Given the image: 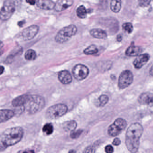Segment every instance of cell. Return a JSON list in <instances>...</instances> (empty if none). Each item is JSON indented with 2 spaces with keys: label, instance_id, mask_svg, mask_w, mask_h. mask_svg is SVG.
<instances>
[{
  "label": "cell",
  "instance_id": "6da1fadb",
  "mask_svg": "<svg viewBox=\"0 0 153 153\" xmlns=\"http://www.w3.org/2000/svg\"><path fill=\"white\" fill-rule=\"evenodd\" d=\"M143 132L142 126L138 123H133L128 128L126 133L125 144L131 153H136L138 151Z\"/></svg>",
  "mask_w": 153,
  "mask_h": 153
},
{
  "label": "cell",
  "instance_id": "7a4b0ae2",
  "mask_svg": "<svg viewBox=\"0 0 153 153\" xmlns=\"http://www.w3.org/2000/svg\"><path fill=\"white\" fill-rule=\"evenodd\" d=\"M24 134L23 128L21 127L9 128L3 132L1 135V148L5 149L13 146L21 140Z\"/></svg>",
  "mask_w": 153,
  "mask_h": 153
},
{
  "label": "cell",
  "instance_id": "3957f363",
  "mask_svg": "<svg viewBox=\"0 0 153 153\" xmlns=\"http://www.w3.org/2000/svg\"><path fill=\"white\" fill-rule=\"evenodd\" d=\"M45 100L42 97L38 95H28V98L22 108L23 111L29 114L40 112L45 106Z\"/></svg>",
  "mask_w": 153,
  "mask_h": 153
},
{
  "label": "cell",
  "instance_id": "277c9868",
  "mask_svg": "<svg viewBox=\"0 0 153 153\" xmlns=\"http://www.w3.org/2000/svg\"><path fill=\"white\" fill-rule=\"evenodd\" d=\"M77 32V28L74 25H70L61 29L55 36V41L58 43H64L68 41Z\"/></svg>",
  "mask_w": 153,
  "mask_h": 153
},
{
  "label": "cell",
  "instance_id": "5b68a950",
  "mask_svg": "<svg viewBox=\"0 0 153 153\" xmlns=\"http://www.w3.org/2000/svg\"><path fill=\"white\" fill-rule=\"evenodd\" d=\"M68 111L67 105L64 104H57L48 108L46 112V116L49 119H56L64 116Z\"/></svg>",
  "mask_w": 153,
  "mask_h": 153
},
{
  "label": "cell",
  "instance_id": "8992f818",
  "mask_svg": "<svg viewBox=\"0 0 153 153\" xmlns=\"http://www.w3.org/2000/svg\"><path fill=\"white\" fill-rule=\"evenodd\" d=\"M127 126V122L122 118L116 119L108 128V133L110 136H116L119 135Z\"/></svg>",
  "mask_w": 153,
  "mask_h": 153
},
{
  "label": "cell",
  "instance_id": "52a82bcc",
  "mask_svg": "<svg viewBox=\"0 0 153 153\" xmlns=\"http://www.w3.org/2000/svg\"><path fill=\"white\" fill-rule=\"evenodd\" d=\"M15 10V5L13 1H5L1 9V19L7 20L12 15Z\"/></svg>",
  "mask_w": 153,
  "mask_h": 153
},
{
  "label": "cell",
  "instance_id": "ba28073f",
  "mask_svg": "<svg viewBox=\"0 0 153 153\" xmlns=\"http://www.w3.org/2000/svg\"><path fill=\"white\" fill-rule=\"evenodd\" d=\"M133 81V75L132 72L128 70L123 71L119 78V88L121 89L128 88L132 84Z\"/></svg>",
  "mask_w": 153,
  "mask_h": 153
},
{
  "label": "cell",
  "instance_id": "9c48e42d",
  "mask_svg": "<svg viewBox=\"0 0 153 153\" xmlns=\"http://www.w3.org/2000/svg\"><path fill=\"white\" fill-rule=\"evenodd\" d=\"M72 74L76 79L81 81L85 79L88 76L89 74V69L84 65L79 64L73 68Z\"/></svg>",
  "mask_w": 153,
  "mask_h": 153
},
{
  "label": "cell",
  "instance_id": "30bf717a",
  "mask_svg": "<svg viewBox=\"0 0 153 153\" xmlns=\"http://www.w3.org/2000/svg\"><path fill=\"white\" fill-rule=\"evenodd\" d=\"M39 30V26L36 25H32L26 28L21 32L22 39L24 40H29L32 39L37 35Z\"/></svg>",
  "mask_w": 153,
  "mask_h": 153
},
{
  "label": "cell",
  "instance_id": "8fae6325",
  "mask_svg": "<svg viewBox=\"0 0 153 153\" xmlns=\"http://www.w3.org/2000/svg\"><path fill=\"white\" fill-rule=\"evenodd\" d=\"M150 58V56L149 54H142L134 60L133 65L136 69H140L147 63Z\"/></svg>",
  "mask_w": 153,
  "mask_h": 153
},
{
  "label": "cell",
  "instance_id": "7c38bea8",
  "mask_svg": "<svg viewBox=\"0 0 153 153\" xmlns=\"http://www.w3.org/2000/svg\"><path fill=\"white\" fill-rule=\"evenodd\" d=\"M73 3L72 0H59L56 2L54 9L56 11H62L72 6Z\"/></svg>",
  "mask_w": 153,
  "mask_h": 153
},
{
  "label": "cell",
  "instance_id": "4fadbf2b",
  "mask_svg": "<svg viewBox=\"0 0 153 153\" xmlns=\"http://www.w3.org/2000/svg\"><path fill=\"white\" fill-rule=\"evenodd\" d=\"M58 80L64 85L71 83L72 80L71 73L67 70H62L58 73Z\"/></svg>",
  "mask_w": 153,
  "mask_h": 153
},
{
  "label": "cell",
  "instance_id": "5bb4252c",
  "mask_svg": "<svg viewBox=\"0 0 153 153\" xmlns=\"http://www.w3.org/2000/svg\"><path fill=\"white\" fill-rule=\"evenodd\" d=\"M37 7L42 10H51L54 9L55 3L49 0H39L36 1Z\"/></svg>",
  "mask_w": 153,
  "mask_h": 153
},
{
  "label": "cell",
  "instance_id": "9a60e30c",
  "mask_svg": "<svg viewBox=\"0 0 153 153\" xmlns=\"http://www.w3.org/2000/svg\"><path fill=\"white\" fill-rule=\"evenodd\" d=\"M139 103L141 104L146 105L149 106H153V97L150 93H143L139 97Z\"/></svg>",
  "mask_w": 153,
  "mask_h": 153
},
{
  "label": "cell",
  "instance_id": "2e32d148",
  "mask_svg": "<svg viewBox=\"0 0 153 153\" xmlns=\"http://www.w3.org/2000/svg\"><path fill=\"white\" fill-rule=\"evenodd\" d=\"M142 49L139 46H131L126 50V55L129 57L138 56L142 52Z\"/></svg>",
  "mask_w": 153,
  "mask_h": 153
},
{
  "label": "cell",
  "instance_id": "e0dca14e",
  "mask_svg": "<svg viewBox=\"0 0 153 153\" xmlns=\"http://www.w3.org/2000/svg\"><path fill=\"white\" fill-rule=\"evenodd\" d=\"M90 34L93 37L98 39H106L107 37L106 31L101 29H93L90 31Z\"/></svg>",
  "mask_w": 153,
  "mask_h": 153
},
{
  "label": "cell",
  "instance_id": "ac0fdd59",
  "mask_svg": "<svg viewBox=\"0 0 153 153\" xmlns=\"http://www.w3.org/2000/svg\"><path fill=\"white\" fill-rule=\"evenodd\" d=\"M15 115L13 111L7 109H3L0 111V121L1 123L5 122L11 119Z\"/></svg>",
  "mask_w": 153,
  "mask_h": 153
},
{
  "label": "cell",
  "instance_id": "d6986e66",
  "mask_svg": "<svg viewBox=\"0 0 153 153\" xmlns=\"http://www.w3.org/2000/svg\"><path fill=\"white\" fill-rule=\"evenodd\" d=\"M28 94H23L15 98L12 101V105L13 107H23L28 98Z\"/></svg>",
  "mask_w": 153,
  "mask_h": 153
},
{
  "label": "cell",
  "instance_id": "ffe728a7",
  "mask_svg": "<svg viewBox=\"0 0 153 153\" xmlns=\"http://www.w3.org/2000/svg\"><path fill=\"white\" fill-rule=\"evenodd\" d=\"M77 127V123L75 121H67L62 124V128L66 132H73Z\"/></svg>",
  "mask_w": 153,
  "mask_h": 153
},
{
  "label": "cell",
  "instance_id": "44dd1931",
  "mask_svg": "<svg viewBox=\"0 0 153 153\" xmlns=\"http://www.w3.org/2000/svg\"><path fill=\"white\" fill-rule=\"evenodd\" d=\"M121 1H111L110 4L111 10L115 13H118L121 10Z\"/></svg>",
  "mask_w": 153,
  "mask_h": 153
},
{
  "label": "cell",
  "instance_id": "7402d4cb",
  "mask_svg": "<svg viewBox=\"0 0 153 153\" xmlns=\"http://www.w3.org/2000/svg\"><path fill=\"white\" fill-rule=\"evenodd\" d=\"M25 57L27 60L33 61L36 59V54L35 50L32 49H29L25 53Z\"/></svg>",
  "mask_w": 153,
  "mask_h": 153
},
{
  "label": "cell",
  "instance_id": "603a6c76",
  "mask_svg": "<svg viewBox=\"0 0 153 153\" xmlns=\"http://www.w3.org/2000/svg\"><path fill=\"white\" fill-rule=\"evenodd\" d=\"M98 52V49L93 44L89 46L83 51V53L86 55H93L97 54Z\"/></svg>",
  "mask_w": 153,
  "mask_h": 153
},
{
  "label": "cell",
  "instance_id": "cb8c5ba5",
  "mask_svg": "<svg viewBox=\"0 0 153 153\" xmlns=\"http://www.w3.org/2000/svg\"><path fill=\"white\" fill-rule=\"evenodd\" d=\"M87 11L83 5L79 6L76 10V14L80 19H85L86 17Z\"/></svg>",
  "mask_w": 153,
  "mask_h": 153
},
{
  "label": "cell",
  "instance_id": "d4e9b609",
  "mask_svg": "<svg viewBox=\"0 0 153 153\" xmlns=\"http://www.w3.org/2000/svg\"><path fill=\"white\" fill-rule=\"evenodd\" d=\"M43 132L47 135H50L54 132V127L51 123H47L44 125L42 128Z\"/></svg>",
  "mask_w": 153,
  "mask_h": 153
},
{
  "label": "cell",
  "instance_id": "484cf974",
  "mask_svg": "<svg viewBox=\"0 0 153 153\" xmlns=\"http://www.w3.org/2000/svg\"><path fill=\"white\" fill-rule=\"evenodd\" d=\"M122 28L128 33H131L133 30V26L131 23H125L122 25Z\"/></svg>",
  "mask_w": 153,
  "mask_h": 153
},
{
  "label": "cell",
  "instance_id": "4316f807",
  "mask_svg": "<svg viewBox=\"0 0 153 153\" xmlns=\"http://www.w3.org/2000/svg\"><path fill=\"white\" fill-rule=\"evenodd\" d=\"M99 106L100 107H104L105 105L107 104L109 101V97L106 95H101L99 97Z\"/></svg>",
  "mask_w": 153,
  "mask_h": 153
},
{
  "label": "cell",
  "instance_id": "83f0119b",
  "mask_svg": "<svg viewBox=\"0 0 153 153\" xmlns=\"http://www.w3.org/2000/svg\"><path fill=\"white\" fill-rule=\"evenodd\" d=\"M83 132V130L82 129H79L76 131H73V132H71L70 137L71 138L73 139H77L81 135Z\"/></svg>",
  "mask_w": 153,
  "mask_h": 153
},
{
  "label": "cell",
  "instance_id": "f1b7e54d",
  "mask_svg": "<svg viewBox=\"0 0 153 153\" xmlns=\"http://www.w3.org/2000/svg\"><path fill=\"white\" fill-rule=\"evenodd\" d=\"M96 148L93 146H89L87 147L84 150L83 153H95Z\"/></svg>",
  "mask_w": 153,
  "mask_h": 153
},
{
  "label": "cell",
  "instance_id": "f546056e",
  "mask_svg": "<svg viewBox=\"0 0 153 153\" xmlns=\"http://www.w3.org/2000/svg\"><path fill=\"white\" fill-rule=\"evenodd\" d=\"M150 2L151 1L149 0H142V1H140L139 5L141 7H147L150 4Z\"/></svg>",
  "mask_w": 153,
  "mask_h": 153
},
{
  "label": "cell",
  "instance_id": "4dcf8cb0",
  "mask_svg": "<svg viewBox=\"0 0 153 153\" xmlns=\"http://www.w3.org/2000/svg\"><path fill=\"white\" fill-rule=\"evenodd\" d=\"M105 151L106 153H113L114 152V149L111 145H107V146L105 147Z\"/></svg>",
  "mask_w": 153,
  "mask_h": 153
},
{
  "label": "cell",
  "instance_id": "1f68e13d",
  "mask_svg": "<svg viewBox=\"0 0 153 153\" xmlns=\"http://www.w3.org/2000/svg\"><path fill=\"white\" fill-rule=\"evenodd\" d=\"M121 143V141L118 138H116L115 139L113 140V145L115 146H119Z\"/></svg>",
  "mask_w": 153,
  "mask_h": 153
},
{
  "label": "cell",
  "instance_id": "d6a6232c",
  "mask_svg": "<svg viewBox=\"0 0 153 153\" xmlns=\"http://www.w3.org/2000/svg\"><path fill=\"white\" fill-rule=\"evenodd\" d=\"M23 153H35V152L32 150H27Z\"/></svg>",
  "mask_w": 153,
  "mask_h": 153
},
{
  "label": "cell",
  "instance_id": "836d02e7",
  "mask_svg": "<svg viewBox=\"0 0 153 153\" xmlns=\"http://www.w3.org/2000/svg\"><path fill=\"white\" fill-rule=\"evenodd\" d=\"M116 40H117L118 41H119V42L121 41L122 40V36H121V35H118V36H117V37H116Z\"/></svg>",
  "mask_w": 153,
  "mask_h": 153
},
{
  "label": "cell",
  "instance_id": "e575fe53",
  "mask_svg": "<svg viewBox=\"0 0 153 153\" xmlns=\"http://www.w3.org/2000/svg\"><path fill=\"white\" fill-rule=\"evenodd\" d=\"M26 2L32 5H34L36 3V1H26Z\"/></svg>",
  "mask_w": 153,
  "mask_h": 153
},
{
  "label": "cell",
  "instance_id": "d590c367",
  "mask_svg": "<svg viewBox=\"0 0 153 153\" xmlns=\"http://www.w3.org/2000/svg\"><path fill=\"white\" fill-rule=\"evenodd\" d=\"M149 74L151 76H153V65L151 67L150 69V71H149Z\"/></svg>",
  "mask_w": 153,
  "mask_h": 153
},
{
  "label": "cell",
  "instance_id": "8d00e7d4",
  "mask_svg": "<svg viewBox=\"0 0 153 153\" xmlns=\"http://www.w3.org/2000/svg\"><path fill=\"white\" fill-rule=\"evenodd\" d=\"M4 71V68L2 66H1V75H2Z\"/></svg>",
  "mask_w": 153,
  "mask_h": 153
},
{
  "label": "cell",
  "instance_id": "74e56055",
  "mask_svg": "<svg viewBox=\"0 0 153 153\" xmlns=\"http://www.w3.org/2000/svg\"><path fill=\"white\" fill-rule=\"evenodd\" d=\"M24 22L23 21H20L19 22V23H18V25H19V26H23V23H24Z\"/></svg>",
  "mask_w": 153,
  "mask_h": 153
},
{
  "label": "cell",
  "instance_id": "f35d334b",
  "mask_svg": "<svg viewBox=\"0 0 153 153\" xmlns=\"http://www.w3.org/2000/svg\"><path fill=\"white\" fill-rule=\"evenodd\" d=\"M68 153H76V151H75V150H71L69 151Z\"/></svg>",
  "mask_w": 153,
  "mask_h": 153
}]
</instances>
